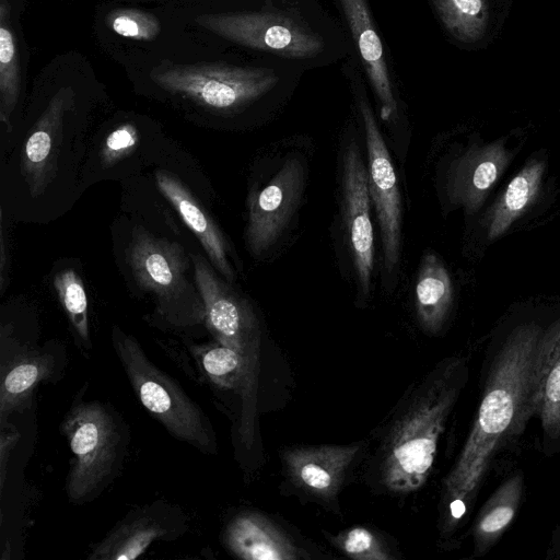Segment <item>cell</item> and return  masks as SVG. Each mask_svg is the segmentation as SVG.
Listing matches in <instances>:
<instances>
[{"label":"cell","mask_w":560,"mask_h":560,"mask_svg":"<svg viewBox=\"0 0 560 560\" xmlns=\"http://www.w3.org/2000/svg\"><path fill=\"white\" fill-rule=\"evenodd\" d=\"M524 475L504 479L479 510L472 526L474 557H482L513 523L524 494Z\"/></svg>","instance_id":"cell-21"},{"label":"cell","mask_w":560,"mask_h":560,"mask_svg":"<svg viewBox=\"0 0 560 560\" xmlns=\"http://www.w3.org/2000/svg\"><path fill=\"white\" fill-rule=\"evenodd\" d=\"M69 88L59 90L30 133L22 152V174L33 197L40 195L57 172L66 112L73 105Z\"/></svg>","instance_id":"cell-16"},{"label":"cell","mask_w":560,"mask_h":560,"mask_svg":"<svg viewBox=\"0 0 560 560\" xmlns=\"http://www.w3.org/2000/svg\"><path fill=\"white\" fill-rule=\"evenodd\" d=\"M63 359L52 350L21 343L1 328V427L13 412L30 406L38 384L61 376Z\"/></svg>","instance_id":"cell-11"},{"label":"cell","mask_w":560,"mask_h":560,"mask_svg":"<svg viewBox=\"0 0 560 560\" xmlns=\"http://www.w3.org/2000/svg\"><path fill=\"white\" fill-rule=\"evenodd\" d=\"M368 149L369 190L382 232L384 262L392 272L399 261L401 243V205L397 176L374 115L360 100Z\"/></svg>","instance_id":"cell-9"},{"label":"cell","mask_w":560,"mask_h":560,"mask_svg":"<svg viewBox=\"0 0 560 560\" xmlns=\"http://www.w3.org/2000/svg\"><path fill=\"white\" fill-rule=\"evenodd\" d=\"M467 380V359L452 355L440 361L404 397L376 453L374 471L382 490L408 494L425 483Z\"/></svg>","instance_id":"cell-2"},{"label":"cell","mask_w":560,"mask_h":560,"mask_svg":"<svg viewBox=\"0 0 560 560\" xmlns=\"http://www.w3.org/2000/svg\"><path fill=\"white\" fill-rule=\"evenodd\" d=\"M108 27L116 34L135 40H153L161 33L156 15L137 8H117L106 15Z\"/></svg>","instance_id":"cell-29"},{"label":"cell","mask_w":560,"mask_h":560,"mask_svg":"<svg viewBox=\"0 0 560 560\" xmlns=\"http://www.w3.org/2000/svg\"><path fill=\"white\" fill-rule=\"evenodd\" d=\"M195 22L244 47L292 59H306L324 48L323 38L296 21L268 12L205 13Z\"/></svg>","instance_id":"cell-7"},{"label":"cell","mask_w":560,"mask_h":560,"mask_svg":"<svg viewBox=\"0 0 560 560\" xmlns=\"http://www.w3.org/2000/svg\"><path fill=\"white\" fill-rule=\"evenodd\" d=\"M54 287L71 326L83 346L91 350L89 303L81 277L71 268L57 273Z\"/></svg>","instance_id":"cell-27"},{"label":"cell","mask_w":560,"mask_h":560,"mask_svg":"<svg viewBox=\"0 0 560 560\" xmlns=\"http://www.w3.org/2000/svg\"><path fill=\"white\" fill-rule=\"evenodd\" d=\"M542 160H530L510 180L486 211L482 224L488 241L502 236L538 198L545 174Z\"/></svg>","instance_id":"cell-20"},{"label":"cell","mask_w":560,"mask_h":560,"mask_svg":"<svg viewBox=\"0 0 560 560\" xmlns=\"http://www.w3.org/2000/svg\"><path fill=\"white\" fill-rule=\"evenodd\" d=\"M1 210V237H0V289L3 292L5 285V271H7V256H5V244H4V228H3V215Z\"/></svg>","instance_id":"cell-32"},{"label":"cell","mask_w":560,"mask_h":560,"mask_svg":"<svg viewBox=\"0 0 560 560\" xmlns=\"http://www.w3.org/2000/svg\"><path fill=\"white\" fill-rule=\"evenodd\" d=\"M343 215L353 262L362 291L370 289L374 262L369 175L357 143L345 154L342 173Z\"/></svg>","instance_id":"cell-14"},{"label":"cell","mask_w":560,"mask_h":560,"mask_svg":"<svg viewBox=\"0 0 560 560\" xmlns=\"http://www.w3.org/2000/svg\"><path fill=\"white\" fill-rule=\"evenodd\" d=\"M7 425L1 427V435H0V489L1 492L3 490V486L5 482L7 475V463L9 460V455L11 450L19 440V433L14 430V428H5Z\"/></svg>","instance_id":"cell-31"},{"label":"cell","mask_w":560,"mask_h":560,"mask_svg":"<svg viewBox=\"0 0 560 560\" xmlns=\"http://www.w3.org/2000/svg\"><path fill=\"white\" fill-rule=\"evenodd\" d=\"M155 179L160 191L197 236L213 266L228 281H233L228 244L218 225L176 176L160 170L155 173Z\"/></svg>","instance_id":"cell-18"},{"label":"cell","mask_w":560,"mask_h":560,"mask_svg":"<svg viewBox=\"0 0 560 560\" xmlns=\"http://www.w3.org/2000/svg\"><path fill=\"white\" fill-rule=\"evenodd\" d=\"M303 188L302 162L291 158L265 187L249 195L245 238L253 255H261L278 241L299 206Z\"/></svg>","instance_id":"cell-10"},{"label":"cell","mask_w":560,"mask_h":560,"mask_svg":"<svg viewBox=\"0 0 560 560\" xmlns=\"http://www.w3.org/2000/svg\"><path fill=\"white\" fill-rule=\"evenodd\" d=\"M446 30L463 43L482 37L488 23L486 0H433Z\"/></svg>","instance_id":"cell-26"},{"label":"cell","mask_w":560,"mask_h":560,"mask_svg":"<svg viewBox=\"0 0 560 560\" xmlns=\"http://www.w3.org/2000/svg\"><path fill=\"white\" fill-rule=\"evenodd\" d=\"M195 281L206 312V325L214 339L255 363L258 325L248 304L223 282L199 256L192 257Z\"/></svg>","instance_id":"cell-8"},{"label":"cell","mask_w":560,"mask_h":560,"mask_svg":"<svg viewBox=\"0 0 560 560\" xmlns=\"http://www.w3.org/2000/svg\"><path fill=\"white\" fill-rule=\"evenodd\" d=\"M60 431L74 456L66 483L70 502L93 500L114 477L122 457V429L104 404L75 401L65 416Z\"/></svg>","instance_id":"cell-4"},{"label":"cell","mask_w":560,"mask_h":560,"mask_svg":"<svg viewBox=\"0 0 560 560\" xmlns=\"http://www.w3.org/2000/svg\"><path fill=\"white\" fill-rule=\"evenodd\" d=\"M537 417L546 441L560 440V318L545 328V361Z\"/></svg>","instance_id":"cell-23"},{"label":"cell","mask_w":560,"mask_h":560,"mask_svg":"<svg viewBox=\"0 0 560 560\" xmlns=\"http://www.w3.org/2000/svg\"><path fill=\"white\" fill-rule=\"evenodd\" d=\"M545 361V328L514 326L487 354L477 412L453 467L443 480L442 538L453 536L470 515L495 458L515 444L537 416Z\"/></svg>","instance_id":"cell-1"},{"label":"cell","mask_w":560,"mask_h":560,"mask_svg":"<svg viewBox=\"0 0 560 560\" xmlns=\"http://www.w3.org/2000/svg\"><path fill=\"white\" fill-rule=\"evenodd\" d=\"M139 141V132L135 125L124 124L114 129L105 139L101 150V162L104 167L117 163L130 154Z\"/></svg>","instance_id":"cell-30"},{"label":"cell","mask_w":560,"mask_h":560,"mask_svg":"<svg viewBox=\"0 0 560 560\" xmlns=\"http://www.w3.org/2000/svg\"><path fill=\"white\" fill-rule=\"evenodd\" d=\"M513 153L501 140L471 145L450 165L446 194L466 213L477 212L510 165Z\"/></svg>","instance_id":"cell-15"},{"label":"cell","mask_w":560,"mask_h":560,"mask_svg":"<svg viewBox=\"0 0 560 560\" xmlns=\"http://www.w3.org/2000/svg\"><path fill=\"white\" fill-rule=\"evenodd\" d=\"M331 542L348 558L355 560L395 559L383 538L364 526H353L331 537Z\"/></svg>","instance_id":"cell-28"},{"label":"cell","mask_w":560,"mask_h":560,"mask_svg":"<svg viewBox=\"0 0 560 560\" xmlns=\"http://www.w3.org/2000/svg\"><path fill=\"white\" fill-rule=\"evenodd\" d=\"M353 39L357 43L370 82L382 104V116L388 119L396 113L390 78L382 42L372 22L365 0H339Z\"/></svg>","instance_id":"cell-19"},{"label":"cell","mask_w":560,"mask_h":560,"mask_svg":"<svg viewBox=\"0 0 560 560\" xmlns=\"http://www.w3.org/2000/svg\"><path fill=\"white\" fill-rule=\"evenodd\" d=\"M415 298L422 329L430 334L439 332L453 304V284L446 267L433 253H427L421 259Z\"/></svg>","instance_id":"cell-22"},{"label":"cell","mask_w":560,"mask_h":560,"mask_svg":"<svg viewBox=\"0 0 560 560\" xmlns=\"http://www.w3.org/2000/svg\"><path fill=\"white\" fill-rule=\"evenodd\" d=\"M115 353L140 404L168 433L205 454H215L213 428L202 409L174 378L145 355L138 340L118 326L112 329Z\"/></svg>","instance_id":"cell-3"},{"label":"cell","mask_w":560,"mask_h":560,"mask_svg":"<svg viewBox=\"0 0 560 560\" xmlns=\"http://www.w3.org/2000/svg\"><path fill=\"white\" fill-rule=\"evenodd\" d=\"M194 350L202 372L217 387L230 390L252 385L254 363L241 352L218 341Z\"/></svg>","instance_id":"cell-25"},{"label":"cell","mask_w":560,"mask_h":560,"mask_svg":"<svg viewBox=\"0 0 560 560\" xmlns=\"http://www.w3.org/2000/svg\"><path fill=\"white\" fill-rule=\"evenodd\" d=\"M364 445V442H355L288 448L281 455L284 472L291 483L304 493L322 501H332Z\"/></svg>","instance_id":"cell-13"},{"label":"cell","mask_w":560,"mask_h":560,"mask_svg":"<svg viewBox=\"0 0 560 560\" xmlns=\"http://www.w3.org/2000/svg\"><path fill=\"white\" fill-rule=\"evenodd\" d=\"M127 260L137 284L155 296L158 313L167 324L185 327L205 322L203 302L195 296L187 281L188 258L178 243L136 226Z\"/></svg>","instance_id":"cell-5"},{"label":"cell","mask_w":560,"mask_h":560,"mask_svg":"<svg viewBox=\"0 0 560 560\" xmlns=\"http://www.w3.org/2000/svg\"><path fill=\"white\" fill-rule=\"evenodd\" d=\"M9 0H0V120L8 132L21 92L20 54L11 25Z\"/></svg>","instance_id":"cell-24"},{"label":"cell","mask_w":560,"mask_h":560,"mask_svg":"<svg viewBox=\"0 0 560 560\" xmlns=\"http://www.w3.org/2000/svg\"><path fill=\"white\" fill-rule=\"evenodd\" d=\"M165 91L219 110L250 103L273 89L279 77L272 69L225 63L163 62L150 73Z\"/></svg>","instance_id":"cell-6"},{"label":"cell","mask_w":560,"mask_h":560,"mask_svg":"<svg viewBox=\"0 0 560 560\" xmlns=\"http://www.w3.org/2000/svg\"><path fill=\"white\" fill-rule=\"evenodd\" d=\"M185 515L162 501L129 512L91 550L90 560H133L158 540L182 535Z\"/></svg>","instance_id":"cell-12"},{"label":"cell","mask_w":560,"mask_h":560,"mask_svg":"<svg viewBox=\"0 0 560 560\" xmlns=\"http://www.w3.org/2000/svg\"><path fill=\"white\" fill-rule=\"evenodd\" d=\"M225 547L245 560H298L310 555L275 522L257 512H242L226 525Z\"/></svg>","instance_id":"cell-17"}]
</instances>
